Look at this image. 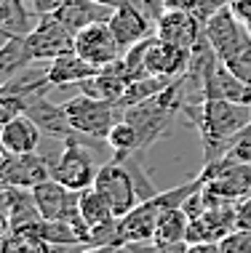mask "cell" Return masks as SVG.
Instances as JSON below:
<instances>
[{
	"label": "cell",
	"instance_id": "cell-4",
	"mask_svg": "<svg viewBox=\"0 0 251 253\" xmlns=\"http://www.w3.org/2000/svg\"><path fill=\"white\" fill-rule=\"evenodd\" d=\"M64 112L70 118L72 128L83 136H91V139H104L110 136L112 126L123 118L126 109L112 104V101L88 96V93H80V96L64 101Z\"/></svg>",
	"mask_w": 251,
	"mask_h": 253
},
{
	"label": "cell",
	"instance_id": "cell-2",
	"mask_svg": "<svg viewBox=\"0 0 251 253\" xmlns=\"http://www.w3.org/2000/svg\"><path fill=\"white\" fill-rule=\"evenodd\" d=\"M185 85H187V75L176 78L171 85H166L160 93L139 101V104L126 107L123 118L134 126V131L139 136V152L145 155L160 136H166L171 131L176 115H182V109L187 104L185 96Z\"/></svg>",
	"mask_w": 251,
	"mask_h": 253
},
{
	"label": "cell",
	"instance_id": "cell-14",
	"mask_svg": "<svg viewBox=\"0 0 251 253\" xmlns=\"http://www.w3.org/2000/svg\"><path fill=\"white\" fill-rule=\"evenodd\" d=\"M155 35L166 43L182 45V48H195V43L206 35L203 22L193 11H179V8H166L163 16L155 22Z\"/></svg>",
	"mask_w": 251,
	"mask_h": 253
},
{
	"label": "cell",
	"instance_id": "cell-31",
	"mask_svg": "<svg viewBox=\"0 0 251 253\" xmlns=\"http://www.w3.org/2000/svg\"><path fill=\"white\" fill-rule=\"evenodd\" d=\"M126 253H163L155 243H128Z\"/></svg>",
	"mask_w": 251,
	"mask_h": 253
},
{
	"label": "cell",
	"instance_id": "cell-27",
	"mask_svg": "<svg viewBox=\"0 0 251 253\" xmlns=\"http://www.w3.org/2000/svg\"><path fill=\"white\" fill-rule=\"evenodd\" d=\"M222 253H251V229H233L219 240Z\"/></svg>",
	"mask_w": 251,
	"mask_h": 253
},
{
	"label": "cell",
	"instance_id": "cell-9",
	"mask_svg": "<svg viewBox=\"0 0 251 253\" xmlns=\"http://www.w3.org/2000/svg\"><path fill=\"white\" fill-rule=\"evenodd\" d=\"M38 213L49 221H75L80 216V192L64 187L62 181L49 179L32 189Z\"/></svg>",
	"mask_w": 251,
	"mask_h": 253
},
{
	"label": "cell",
	"instance_id": "cell-5",
	"mask_svg": "<svg viewBox=\"0 0 251 253\" xmlns=\"http://www.w3.org/2000/svg\"><path fill=\"white\" fill-rule=\"evenodd\" d=\"M94 149L97 147L83 139L64 141L62 155L51 163V179L62 181L64 187L75 189V192L91 189L94 181H97V173H99V166L94 160Z\"/></svg>",
	"mask_w": 251,
	"mask_h": 253
},
{
	"label": "cell",
	"instance_id": "cell-24",
	"mask_svg": "<svg viewBox=\"0 0 251 253\" xmlns=\"http://www.w3.org/2000/svg\"><path fill=\"white\" fill-rule=\"evenodd\" d=\"M174 80L171 78H155V75H150V78H139V80H131L123 93V99H120V107H131V104H139V101L150 99L155 96V93H160L166 85H171Z\"/></svg>",
	"mask_w": 251,
	"mask_h": 253
},
{
	"label": "cell",
	"instance_id": "cell-17",
	"mask_svg": "<svg viewBox=\"0 0 251 253\" xmlns=\"http://www.w3.org/2000/svg\"><path fill=\"white\" fill-rule=\"evenodd\" d=\"M43 131L30 115H16L13 120L3 123L0 131V144L3 152L8 155H27V152H38L40 141H43Z\"/></svg>",
	"mask_w": 251,
	"mask_h": 253
},
{
	"label": "cell",
	"instance_id": "cell-21",
	"mask_svg": "<svg viewBox=\"0 0 251 253\" xmlns=\"http://www.w3.org/2000/svg\"><path fill=\"white\" fill-rule=\"evenodd\" d=\"M32 64H35V59H32V53H30L27 38L5 35L3 45H0V78H3V83L24 75Z\"/></svg>",
	"mask_w": 251,
	"mask_h": 253
},
{
	"label": "cell",
	"instance_id": "cell-35",
	"mask_svg": "<svg viewBox=\"0 0 251 253\" xmlns=\"http://www.w3.org/2000/svg\"><path fill=\"white\" fill-rule=\"evenodd\" d=\"M118 248L115 245H91V248H83V253H115Z\"/></svg>",
	"mask_w": 251,
	"mask_h": 253
},
{
	"label": "cell",
	"instance_id": "cell-36",
	"mask_svg": "<svg viewBox=\"0 0 251 253\" xmlns=\"http://www.w3.org/2000/svg\"><path fill=\"white\" fill-rule=\"evenodd\" d=\"M99 3L110 5V8H118V5H120V3H126V0H99Z\"/></svg>",
	"mask_w": 251,
	"mask_h": 253
},
{
	"label": "cell",
	"instance_id": "cell-8",
	"mask_svg": "<svg viewBox=\"0 0 251 253\" xmlns=\"http://www.w3.org/2000/svg\"><path fill=\"white\" fill-rule=\"evenodd\" d=\"M94 189H99L101 195L107 197V203L112 205L115 216H126L128 211H134L139 200V192H137V184H134V176L123 163L118 160H110L99 168L97 173V181H94Z\"/></svg>",
	"mask_w": 251,
	"mask_h": 253
},
{
	"label": "cell",
	"instance_id": "cell-3",
	"mask_svg": "<svg viewBox=\"0 0 251 253\" xmlns=\"http://www.w3.org/2000/svg\"><path fill=\"white\" fill-rule=\"evenodd\" d=\"M203 30H206L208 43H211V48L222 64L233 75H238L241 80L251 83V32L230 11V5L222 8L219 13H214L203 24Z\"/></svg>",
	"mask_w": 251,
	"mask_h": 253
},
{
	"label": "cell",
	"instance_id": "cell-37",
	"mask_svg": "<svg viewBox=\"0 0 251 253\" xmlns=\"http://www.w3.org/2000/svg\"><path fill=\"white\" fill-rule=\"evenodd\" d=\"M246 27H249V32H251V22H249V24H246Z\"/></svg>",
	"mask_w": 251,
	"mask_h": 253
},
{
	"label": "cell",
	"instance_id": "cell-23",
	"mask_svg": "<svg viewBox=\"0 0 251 253\" xmlns=\"http://www.w3.org/2000/svg\"><path fill=\"white\" fill-rule=\"evenodd\" d=\"M80 216H83V221L88 224L91 229L97 227H104V224H112L115 218V211L112 205L107 203V197L99 192V189H83L80 192Z\"/></svg>",
	"mask_w": 251,
	"mask_h": 253
},
{
	"label": "cell",
	"instance_id": "cell-32",
	"mask_svg": "<svg viewBox=\"0 0 251 253\" xmlns=\"http://www.w3.org/2000/svg\"><path fill=\"white\" fill-rule=\"evenodd\" d=\"M35 3V11L40 13V16H46V13H53L59 8V5L64 3V0H32Z\"/></svg>",
	"mask_w": 251,
	"mask_h": 253
},
{
	"label": "cell",
	"instance_id": "cell-7",
	"mask_svg": "<svg viewBox=\"0 0 251 253\" xmlns=\"http://www.w3.org/2000/svg\"><path fill=\"white\" fill-rule=\"evenodd\" d=\"M27 45H30L35 64H43V61L49 64V61L75 51V32L64 27L53 13H46V16H40L35 30L27 35Z\"/></svg>",
	"mask_w": 251,
	"mask_h": 253
},
{
	"label": "cell",
	"instance_id": "cell-1",
	"mask_svg": "<svg viewBox=\"0 0 251 253\" xmlns=\"http://www.w3.org/2000/svg\"><path fill=\"white\" fill-rule=\"evenodd\" d=\"M182 115L198 128L203 139V166L230 152V144L251 123V104H235L227 99H203L185 104Z\"/></svg>",
	"mask_w": 251,
	"mask_h": 253
},
{
	"label": "cell",
	"instance_id": "cell-10",
	"mask_svg": "<svg viewBox=\"0 0 251 253\" xmlns=\"http://www.w3.org/2000/svg\"><path fill=\"white\" fill-rule=\"evenodd\" d=\"M75 53H80L86 61H91L94 67H107L112 61L123 59V45L118 43V38L112 35L110 24L107 22H97L88 24L75 35Z\"/></svg>",
	"mask_w": 251,
	"mask_h": 253
},
{
	"label": "cell",
	"instance_id": "cell-16",
	"mask_svg": "<svg viewBox=\"0 0 251 253\" xmlns=\"http://www.w3.org/2000/svg\"><path fill=\"white\" fill-rule=\"evenodd\" d=\"M131 83L126 67H123V59L112 61V64L101 67V70L94 75V78L78 83L80 93H88V96H97V99H104V101H112V104L120 107V99H123L126 88Z\"/></svg>",
	"mask_w": 251,
	"mask_h": 253
},
{
	"label": "cell",
	"instance_id": "cell-25",
	"mask_svg": "<svg viewBox=\"0 0 251 253\" xmlns=\"http://www.w3.org/2000/svg\"><path fill=\"white\" fill-rule=\"evenodd\" d=\"M107 147L112 149V155H131V152H139V136H137L134 126H131L126 118H120V120L112 126L110 136H107ZM139 155H142V152H139Z\"/></svg>",
	"mask_w": 251,
	"mask_h": 253
},
{
	"label": "cell",
	"instance_id": "cell-6",
	"mask_svg": "<svg viewBox=\"0 0 251 253\" xmlns=\"http://www.w3.org/2000/svg\"><path fill=\"white\" fill-rule=\"evenodd\" d=\"M203 187L211 195L222 197V200H241V197L251 195V163H241L233 157H219V160L203 166Z\"/></svg>",
	"mask_w": 251,
	"mask_h": 253
},
{
	"label": "cell",
	"instance_id": "cell-13",
	"mask_svg": "<svg viewBox=\"0 0 251 253\" xmlns=\"http://www.w3.org/2000/svg\"><path fill=\"white\" fill-rule=\"evenodd\" d=\"M190 61H193V51L190 48L166 43V40H160L155 35L150 48H147V56H145V72H147V78L155 75V78L176 80V78H182V75H187Z\"/></svg>",
	"mask_w": 251,
	"mask_h": 253
},
{
	"label": "cell",
	"instance_id": "cell-29",
	"mask_svg": "<svg viewBox=\"0 0 251 253\" xmlns=\"http://www.w3.org/2000/svg\"><path fill=\"white\" fill-rule=\"evenodd\" d=\"M227 5H230V0H198V3H195V11H193V13L201 19L203 24H206L208 19L214 16V13H219L222 8H227Z\"/></svg>",
	"mask_w": 251,
	"mask_h": 253
},
{
	"label": "cell",
	"instance_id": "cell-20",
	"mask_svg": "<svg viewBox=\"0 0 251 253\" xmlns=\"http://www.w3.org/2000/svg\"><path fill=\"white\" fill-rule=\"evenodd\" d=\"M40 22L32 0H0V32L27 38Z\"/></svg>",
	"mask_w": 251,
	"mask_h": 253
},
{
	"label": "cell",
	"instance_id": "cell-11",
	"mask_svg": "<svg viewBox=\"0 0 251 253\" xmlns=\"http://www.w3.org/2000/svg\"><path fill=\"white\" fill-rule=\"evenodd\" d=\"M0 179L8 187L19 189H35L38 184L51 179V160L38 152L27 155H8L3 157V168H0Z\"/></svg>",
	"mask_w": 251,
	"mask_h": 253
},
{
	"label": "cell",
	"instance_id": "cell-22",
	"mask_svg": "<svg viewBox=\"0 0 251 253\" xmlns=\"http://www.w3.org/2000/svg\"><path fill=\"white\" fill-rule=\"evenodd\" d=\"M190 229V216L182 208H163L158 216V227H155V245H171V243H185Z\"/></svg>",
	"mask_w": 251,
	"mask_h": 253
},
{
	"label": "cell",
	"instance_id": "cell-12",
	"mask_svg": "<svg viewBox=\"0 0 251 253\" xmlns=\"http://www.w3.org/2000/svg\"><path fill=\"white\" fill-rule=\"evenodd\" d=\"M107 24H110L112 35L118 38V43L123 45V51H128L131 45H137V43H142V40L155 35V30H152L155 22L139 8L137 3H131V0L120 3L118 8L112 11V16L107 19Z\"/></svg>",
	"mask_w": 251,
	"mask_h": 253
},
{
	"label": "cell",
	"instance_id": "cell-34",
	"mask_svg": "<svg viewBox=\"0 0 251 253\" xmlns=\"http://www.w3.org/2000/svg\"><path fill=\"white\" fill-rule=\"evenodd\" d=\"M166 8H179V11H195L198 0H163Z\"/></svg>",
	"mask_w": 251,
	"mask_h": 253
},
{
	"label": "cell",
	"instance_id": "cell-15",
	"mask_svg": "<svg viewBox=\"0 0 251 253\" xmlns=\"http://www.w3.org/2000/svg\"><path fill=\"white\" fill-rule=\"evenodd\" d=\"M160 203L150 197L142 200L134 211H128L126 216L118 218V237H120V248H126L128 243H152L155 227H158V216H160Z\"/></svg>",
	"mask_w": 251,
	"mask_h": 253
},
{
	"label": "cell",
	"instance_id": "cell-30",
	"mask_svg": "<svg viewBox=\"0 0 251 253\" xmlns=\"http://www.w3.org/2000/svg\"><path fill=\"white\" fill-rule=\"evenodd\" d=\"M230 11H233L243 24L251 22V0H230Z\"/></svg>",
	"mask_w": 251,
	"mask_h": 253
},
{
	"label": "cell",
	"instance_id": "cell-26",
	"mask_svg": "<svg viewBox=\"0 0 251 253\" xmlns=\"http://www.w3.org/2000/svg\"><path fill=\"white\" fill-rule=\"evenodd\" d=\"M3 253H53V245L40 243V240H30V237H22L16 232H5Z\"/></svg>",
	"mask_w": 251,
	"mask_h": 253
},
{
	"label": "cell",
	"instance_id": "cell-28",
	"mask_svg": "<svg viewBox=\"0 0 251 253\" xmlns=\"http://www.w3.org/2000/svg\"><path fill=\"white\" fill-rule=\"evenodd\" d=\"M227 157H233V160H241V163H251V123L233 139Z\"/></svg>",
	"mask_w": 251,
	"mask_h": 253
},
{
	"label": "cell",
	"instance_id": "cell-18",
	"mask_svg": "<svg viewBox=\"0 0 251 253\" xmlns=\"http://www.w3.org/2000/svg\"><path fill=\"white\" fill-rule=\"evenodd\" d=\"M112 11L115 8L99 3V0H64V3L53 11V16L78 35V32L83 30V27H88V24L107 22V19L112 16Z\"/></svg>",
	"mask_w": 251,
	"mask_h": 253
},
{
	"label": "cell",
	"instance_id": "cell-33",
	"mask_svg": "<svg viewBox=\"0 0 251 253\" xmlns=\"http://www.w3.org/2000/svg\"><path fill=\"white\" fill-rule=\"evenodd\" d=\"M187 253H222L219 243H190Z\"/></svg>",
	"mask_w": 251,
	"mask_h": 253
},
{
	"label": "cell",
	"instance_id": "cell-19",
	"mask_svg": "<svg viewBox=\"0 0 251 253\" xmlns=\"http://www.w3.org/2000/svg\"><path fill=\"white\" fill-rule=\"evenodd\" d=\"M99 72V67H94L91 61H86L80 53H64V56L49 61L46 67V78L53 88H62V85H78L83 80L94 78Z\"/></svg>",
	"mask_w": 251,
	"mask_h": 253
}]
</instances>
